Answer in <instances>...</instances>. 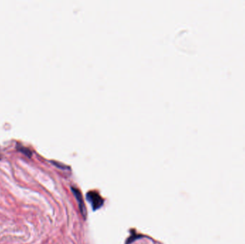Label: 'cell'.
Instances as JSON below:
<instances>
[{
	"label": "cell",
	"instance_id": "obj_1",
	"mask_svg": "<svg viewBox=\"0 0 245 244\" xmlns=\"http://www.w3.org/2000/svg\"><path fill=\"white\" fill-rule=\"evenodd\" d=\"M88 200L92 205L93 210L97 209L102 205V200L101 197L95 192H90L87 195Z\"/></svg>",
	"mask_w": 245,
	"mask_h": 244
},
{
	"label": "cell",
	"instance_id": "obj_2",
	"mask_svg": "<svg viewBox=\"0 0 245 244\" xmlns=\"http://www.w3.org/2000/svg\"><path fill=\"white\" fill-rule=\"evenodd\" d=\"M73 192H74L75 196H76V198H77V200H78V203H79V206H80V208L82 213H83V214L85 216V208L83 200H82L80 193V192L78 191V190H75L74 188H73Z\"/></svg>",
	"mask_w": 245,
	"mask_h": 244
},
{
	"label": "cell",
	"instance_id": "obj_3",
	"mask_svg": "<svg viewBox=\"0 0 245 244\" xmlns=\"http://www.w3.org/2000/svg\"><path fill=\"white\" fill-rule=\"evenodd\" d=\"M17 149H18V150H20V152H23V153L25 154V155H26L27 156L31 157L32 152L30 151V150H29L27 147H24V146H22V145H18V146H17Z\"/></svg>",
	"mask_w": 245,
	"mask_h": 244
}]
</instances>
